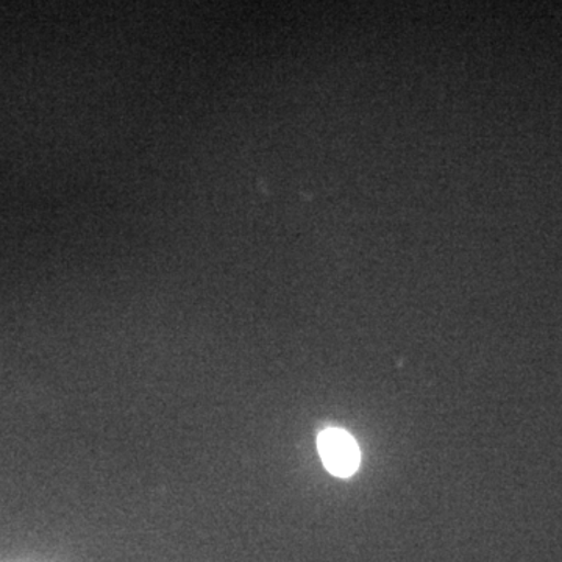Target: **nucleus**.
<instances>
[{
  "instance_id": "nucleus-1",
  "label": "nucleus",
  "mask_w": 562,
  "mask_h": 562,
  "mask_svg": "<svg viewBox=\"0 0 562 562\" xmlns=\"http://www.w3.org/2000/svg\"><path fill=\"white\" fill-rule=\"evenodd\" d=\"M317 447L325 468L336 476H350L360 464V450L349 432L342 430L322 431Z\"/></svg>"
}]
</instances>
